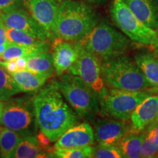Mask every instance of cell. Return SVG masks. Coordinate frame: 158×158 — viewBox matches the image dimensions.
I'll return each mask as SVG.
<instances>
[{
    "label": "cell",
    "instance_id": "1",
    "mask_svg": "<svg viewBox=\"0 0 158 158\" xmlns=\"http://www.w3.org/2000/svg\"><path fill=\"white\" fill-rule=\"evenodd\" d=\"M32 104L36 124L51 142L78 123V115L52 81L40 89Z\"/></svg>",
    "mask_w": 158,
    "mask_h": 158
},
{
    "label": "cell",
    "instance_id": "2",
    "mask_svg": "<svg viewBox=\"0 0 158 158\" xmlns=\"http://www.w3.org/2000/svg\"><path fill=\"white\" fill-rule=\"evenodd\" d=\"M100 23L93 5L81 0H62L56 11L55 24L58 38L76 42Z\"/></svg>",
    "mask_w": 158,
    "mask_h": 158
},
{
    "label": "cell",
    "instance_id": "3",
    "mask_svg": "<svg viewBox=\"0 0 158 158\" xmlns=\"http://www.w3.org/2000/svg\"><path fill=\"white\" fill-rule=\"evenodd\" d=\"M74 43L105 62L127 54L133 41L106 21H101L83 38Z\"/></svg>",
    "mask_w": 158,
    "mask_h": 158
},
{
    "label": "cell",
    "instance_id": "4",
    "mask_svg": "<svg viewBox=\"0 0 158 158\" xmlns=\"http://www.w3.org/2000/svg\"><path fill=\"white\" fill-rule=\"evenodd\" d=\"M102 75L107 87L127 91L154 88L135 61L126 54L102 62Z\"/></svg>",
    "mask_w": 158,
    "mask_h": 158
},
{
    "label": "cell",
    "instance_id": "5",
    "mask_svg": "<svg viewBox=\"0 0 158 158\" xmlns=\"http://www.w3.org/2000/svg\"><path fill=\"white\" fill-rule=\"evenodd\" d=\"M52 82L57 86L79 118L91 120L100 114L98 96L78 76L64 73Z\"/></svg>",
    "mask_w": 158,
    "mask_h": 158
},
{
    "label": "cell",
    "instance_id": "6",
    "mask_svg": "<svg viewBox=\"0 0 158 158\" xmlns=\"http://www.w3.org/2000/svg\"><path fill=\"white\" fill-rule=\"evenodd\" d=\"M109 10L115 25L133 42L158 49V31L141 22L124 0H112Z\"/></svg>",
    "mask_w": 158,
    "mask_h": 158
},
{
    "label": "cell",
    "instance_id": "7",
    "mask_svg": "<svg viewBox=\"0 0 158 158\" xmlns=\"http://www.w3.org/2000/svg\"><path fill=\"white\" fill-rule=\"evenodd\" d=\"M151 95L146 91H127L108 87L107 92L98 99L100 116L129 121L139 103Z\"/></svg>",
    "mask_w": 158,
    "mask_h": 158
},
{
    "label": "cell",
    "instance_id": "8",
    "mask_svg": "<svg viewBox=\"0 0 158 158\" xmlns=\"http://www.w3.org/2000/svg\"><path fill=\"white\" fill-rule=\"evenodd\" d=\"M77 47L78 49V59L67 73L80 78L94 91L98 99L100 98L108 89L102 78V61L92 53L78 45Z\"/></svg>",
    "mask_w": 158,
    "mask_h": 158
},
{
    "label": "cell",
    "instance_id": "9",
    "mask_svg": "<svg viewBox=\"0 0 158 158\" xmlns=\"http://www.w3.org/2000/svg\"><path fill=\"white\" fill-rule=\"evenodd\" d=\"M35 112L32 101L22 98L8 100L4 103L0 125L14 130L21 137L31 135L29 129L34 121Z\"/></svg>",
    "mask_w": 158,
    "mask_h": 158
},
{
    "label": "cell",
    "instance_id": "10",
    "mask_svg": "<svg viewBox=\"0 0 158 158\" xmlns=\"http://www.w3.org/2000/svg\"><path fill=\"white\" fill-rule=\"evenodd\" d=\"M62 0H25L24 6L31 16L46 31L52 43L58 35L55 24L56 11Z\"/></svg>",
    "mask_w": 158,
    "mask_h": 158
},
{
    "label": "cell",
    "instance_id": "11",
    "mask_svg": "<svg viewBox=\"0 0 158 158\" xmlns=\"http://www.w3.org/2000/svg\"><path fill=\"white\" fill-rule=\"evenodd\" d=\"M132 130L129 121L102 116L94 122V141L102 145H117L118 141Z\"/></svg>",
    "mask_w": 158,
    "mask_h": 158
},
{
    "label": "cell",
    "instance_id": "12",
    "mask_svg": "<svg viewBox=\"0 0 158 158\" xmlns=\"http://www.w3.org/2000/svg\"><path fill=\"white\" fill-rule=\"evenodd\" d=\"M6 27L25 31L35 38L51 42L50 37L31 14L24 9L19 8L0 15Z\"/></svg>",
    "mask_w": 158,
    "mask_h": 158
},
{
    "label": "cell",
    "instance_id": "13",
    "mask_svg": "<svg viewBox=\"0 0 158 158\" xmlns=\"http://www.w3.org/2000/svg\"><path fill=\"white\" fill-rule=\"evenodd\" d=\"M94 130L88 122H82L67 130L56 141L54 149L92 146L94 143Z\"/></svg>",
    "mask_w": 158,
    "mask_h": 158
},
{
    "label": "cell",
    "instance_id": "14",
    "mask_svg": "<svg viewBox=\"0 0 158 158\" xmlns=\"http://www.w3.org/2000/svg\"><path fill=\"white\" fill-rule=\"evenodd\" d=\"M158 118V94H151L137 106L130 116L132 130H147Z\"/></svg>",
    "mask_w": 158,
    "mask_h": 158
},
{
    "label": "cell",
    "instance_id": "15",
    "mask_svg": "<svg viewBox=\"0 0 158 158\" xmlns=\"http://www.w3.org/2000/svg\"><path fill=\"white\" fill-rule=\"evenodd\" d=\"M52 57L57 76L68 72L78 56V49L75 43L56 38L52 43Z\"/></svg>",
    "mask_w": 158,
    "mask_h": 158
},
{
    "label": "cell",
    "instance_id": "16",
    "mask_svg": "<svg viewBox=\"0 0 158 158\" xmlns=\"http://www.w3.org/2000/svg\"><path fill=\"white\" fill-rule=\"evenodd\" d=\"M141 22L158 30V0H124Z\"/></svg>",
    "mask_w": 158,
    "mask_h": 158
},
{
    "label": "cell",
    "instance_id": "17",
    "mask_svg": "<svg viewBox=\"0 0 158 158\" xmlns=\"http://www.w3.org/2000/svg\"><path fill=\"white\" fill-rule=\"evenodd\" d=\"M134 61L154 87L158 88V56L149 50L138 51Z\"/></svg>",
    "mask_w": 158,
    "mask_h": 158
},
{
    "label": "cell",
    "instance_id": "18",
    "mask_svg": "<svg viewBox=\"0 0 158 158\" xmlns=\"http://www.w3.org/2000/svg\"><path fill=\"white\" fill-rule=\"evenodd\" d=\"M147 131H136L131 130L118 141L117 146L121 150L123 157H141L142 143L145 138Z\"/></svg>",
    "mask_w": 158,
    "mask_h": 158
},
{
    "label": "cell",
    "instance_id": "19",
    "mask_svg": "<svg viewBox=\"0 0 158 158\" xmlns=\"http://www.w3.org/2000/svg\"><path fill=\"white\" fill-rule=\"evenodd\" d=\"M21 92H31L42 88L47 81L46 77L25 69L10 73Z\"/></svg>",
    "mask_w": 158,
    "mask_h": 158
},
{
    "label": "cell",
    "instance_id": "20",
    "mask_svg": "<svg viewBox=\"0 0 158 158\" xmlns=\"http://www.w3.org/2000/svg\"><path fill=\"white\" fill-rule=\"evenodd\" d=\"M27 69L37 74L51 78L55 72L51 53L43 51L27 57Z\"/></svg>",
    "mask_w": 158,
    "mask_h": 158
},
{
    "label": "cell",
    "instance_id": "21",
    "mask_svg": "<svg viewBox=\"0 0 158 158\" xmlns=\"http://www.w3.org/2000/svg\"><path fill=\"white\" fill-rule=\"evenodd\" d=\"M48 154L44 152L37 137L29 135L21 138L15 150V158H37L47 157Z\"/></svg>",
    "mask_w": 158,
    "mask_h": 158
},
{
    "label": "cell",
    "instance_id": "22",
    "mask_svg": "<svg viewBox=\"0 0 158 158\" xmlns=\"http://www.w3.org/2000/svg\"><path fill=\"white\" fill-rule=\"evenodd\" d=\"M21 138V135L14 130L5 127H0V157H13L15 150Z\"/></svg>",
    "mask_w": 158,
    "mask_h": 158
},
{
    "label": "cell",
    "instance_id": "23",
    "mask_svg": "<svg viewBox=\"0 0 158 158\" xmlns=\"http://www.w3.org/2000/svg\"><path fill=\"white\" fill-rule=\"evenodd\" d=\"M20 92L10 73L0 66V101H7Z\"/></svg>",
    "mask_w": 158,
    "mask_h": 158
},
{
    "label": "cell",
    "instance_id": "24",
    "mask_svg": "<svg viewBox=\"0 0 158 158\" xmlns=\"http://www.w3.org/2000/svg\"><path fill=\"white\" fill-rule=\"evenodd\" d=\"M146 131L141 149V157H158V134L154 127Z\"/></svg>",
    "mask_w": 158,
    "mask_h": 158
},
{
    "label": "cell",
    "instance_id": "25",
    "mask_svg": "<svg viewBox=\"0 0 158 158\" xmlns=\"http://www.w3.org/2000/svg\"><path fill=\"white\" fill-rule=\"evenodd\" d=\"M51 154L59 158H90L92 155V146L68 148V149H53Z\"/></svg>",
    "mask_w": 158,
    "mask_h": 158
},
{
    "label": "cell",
    "instance_id": "26",
    "mask_svg": "<svg viewBox=\"0 0 158 158\" xmlns=\"http://www.w3.org/2000/svg\"><path fill=\"white\" fill-rule=\"evenodd\" d=\"M7 36L10 43L19 45H28V46L40 45L43 42H45V41L35 38L31 35L27 34L25 31L14 28H8V27H7Z\"/></svg>",
    "mask_w": 158,
    "mask_h": 158
},
{
    "label": "cell",
    "instance_id": "27",
    "mask_svg": "<svg viewBox=\"0 0 158 158\" xmlns=\"http://www.w3.org/2000/svg\"><path fill=\"white\" fill-rule=\"evenodd\" d=\"M92 157L94 158H122L121 150L117 145H98L92 147Z\"/></svg>",
    "mask_w": 158,
    "mask_h": 158
},
{
    "label": "cell",
    "instance_id": "28",
    "mask_svg": "<svg viewBox=\"0 0 158 158\" xmlns=\"http://www.w3.org/2000/svg\"><path fill=\"white\" fill-rule=\"evenodd\" d=\"M25 0H0V15L24 6Z\"/></svg>",
    "mask_w": 158,
    "mask_h": 158
},
{
    "label": "cell",
    "instance_id": "29",
    "mask_svg": "<svg viewBox=\"0 0 158 158\" xmlns=\"http://www.w3.org/2000/svg\"><path fill=\"white\" fill-rule=\"evenodd\" d=\"M0 66L5 69L9 73H13L18 71V68L15 59L10 60H1L0 59Z\"/></svg>",
    "mask_w": 158,
    "mask_h": 158
},
{
    "label": "cell",
    "instance_id": "30",
    "mask_svg": "<svg viewBox=\"0 0 158 158\" xmlns=\"http://www.w3.org/2000/svg\"><path fill=\"white\" fill-rule=\"evenodd\" d=\"M9 42L7 36V27L0 16V45Z\"/></svg>",
    "mask_w": 158,
    "mask_h": 158
},
{
    "label": "cell",
    "instance_id": "31",
    "mask_svg": "<svg viewBox=\"0 0 158 158\" xmlns=\"http://www.w3.org/2000/svg\"><path fill=\"white\" fill-rule=\"evenodd\" d=\"M27 57L25 56H21L19 58L15 59V62H16L18 71L19 70H23L27 69Z\"/></svg>",
    "mask_w": 158,
    "mask_h": 158
},
{
    "label": "cell",
    "instance_id": "32",
    "mask_svg": "<svg viewBox=\"0 0 158 158\" xmlns=\"http://www.w3.org/2000/svg\"><path fill=\"white\" fill-rule=\"evenodd\" d=\"M81 1L86 2L89 4H91L92 5L95 6H102L104 5L108 0H81Z\"/></svg>",
    "mask_w": 158,
    "mask_h": 158
},
{
    "label": "cell",
    "instance_id": "33",
    "mask_svg": "<svg viewBox=\"0 0 158 158\" xmlns=\"http://www.w3.org/2000/svg\"><path fill=\"white\" fill-rule=\"evenodd\" d=\"M9 43H10V41H9V42H7V43H3V44L0 45V56H1V55L2 54V53L4 52V51H5V48H7V45H9Z\"/></svg>",
    "mask_w": 158,
    "mask_h": 158
},
{
    "label": "cell",
    "instance_id": "34",
    "mask_svg": "<svg viewBox=\"0 0 158 158\" xmlns=\"http://www.w3.org/2000/svg\"><path fill=\"white\" fill-rule=\"evenodd\" d=\"M3 109H4V102H2V101H0V120H1L2 116Z\"/></svg>",
    "mask_w": 158,
    "mask_h": 158
},
{
    "label": "cell",
    "instance_id": "35",
    "mask_svg": "<svg viewBox=\"0 0 158 158\" xmlns=\"http://www.w3.org/2000/svg\"><path fill=\"white\" fill-rule=\"evenodd\" d=\"M157 31H158V30H157Z\"/></svg>",
    "mask_w": 158,
    "mask_h": 158
}]
</instances>
